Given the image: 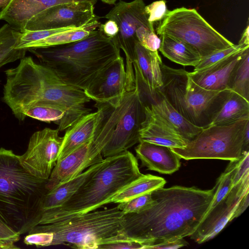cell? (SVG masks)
I'll return each instance as SVG.
<instances>
[{
	"label": "cell",
	"instance_id": "44",
	"mask_svg": "<svg viewBox=\"0 0 249 249\" xmlns=\"http://www.w3.org/2000/svg\"><path fill=\"white\" fill-rule=\"evenodd\" d=\"M249 25H248L242 35V36L239 42V44L245 45L246 46L249 45Z\"/></svg>",
	"mask_w": 249,
	"mask_h": 249
},
{
	"label": "cell",
	"instance_id": "45",
	"mask_svg": "<svg viewBox=\"0 0 249 249\" xmlns=\"http://www.w3.org/2000/svg\"><path fill=\"white\" fill-rule=\"evenodd\" d=\"M10 0H0V9H2L5 7Z\"/></svg>",
	"mask_w": 249,
	"mask_h": 249
},
{
	"label": "cell",
	"instance_id": "42",
	"mask_svg": "<svg viewBox=\"0 0 249 249\" xmlns=\"http://www.w3.org/2000/svg\"><path fill=\"white\" fill-rule=\"evenodd\" d=\"M101 28L104 33L108 36L113 37L118 32L117 23L112 20H108L104 24H101Z\"/></svg>",
	"mask_w": 249,
	"mask_h": 249
},
{
	"label": "cell",
	"instance_id": "1",
	"mask_svg": "<svg viewBox=\"0 0 249 249\" xmlns=\"http://www.w3.org/2000/svg\"><path fill=\"white\" fill-rule=\"evenodd\" d=\"M214 187L173 186L151 192V205L139 213L124 214L122 231L144 245V249L191 235L207 212Z\"/></svg>",
	"mask_w": 249,
	"mask_h": 249
},
{
	"label": "cell",
	"instance_id": "35",
	"mask_svg": "<svg viewBox=\"0 0 249 249\" xmlns=\"http://www.w3.org/2000/svg\"><path fill=\"white\" fill-rule=\"evenodd\" d=\"M153 201L151 193L118 203L117 206L124 214L139 213L149 207Z\"/></svg>",
	"mask_w": 249,
	"mask_h": 249
},
{
	"label": "cell",
	"instance_id": "39",
	"mask_svg": "<svg viewBox=\"0 0 249 249\" xmlns=\"http://www.w3.org/2000/svg\"><path fill=\"white\" fill-rule=\"evenodd\" d=\"M53 238V234L50 232H37L29 233L24 239L27 245L36 246V247H44L51 246Z\"/></svg>",
	"mask_w": 249,
	"mask_h": 249
},
{
	"label": "cell",
	"instance_id": "36",
	"mask_svg": "<svg viewBox=\"0 0 249 249\" xmlns=\"http://www.w3.org/2000/svg\"><path fill=\"white\" fill-rule=\"evenodd\" d=\"M73 28H63L57 29L44 30L37 31H24L21 32L17 49H24L27 45L45 39L53 35L71 30Z\"/></svg>",
	"mask_w": 249,
	"mask_h": 249
},
{
	"label": "cell",
	"instance_id": "3",
	"mask_svg": "<svg viewBox=\"0 0 249 249\" xmlns=\"http://www.w3.org/2000/svg\"><path fill=\"white\" fill-rule=\"evenodd\" d=\"M27 50L38 58L40 64L83 90L88 89L121 56L116 40L104 33L101 24L81 40Z\"/></svg>",
	"mask_w": 249,
	"mask_h": 249
},
{
	"label": "cell",
	"instance_id": "31",
	"mask_svg": "<svg viewBox=\"0 0 249 249\" xmlns=\"http://www.w3.org/2000/svg\"><path fill=\"white\" fill-rule=\"evenodd\" d=\"M229 90L249 101V47L243 50L231 80Z\"/></svg>",
	"mask_w": 249,
	"mask_h": 249
},
{
	"label": "cell",
	"instance_id": "17",
	"mask_svg": "<svg viewBox=\"0 0 249 249\" xmlns=\"http://www.w3.org/2000/svg\"><path fill=\"white\" fill-rule=\"evenodd\" d=\"M144 105L171 124L179 135L188 142L195 138L203 129L186 120L169 103L159 89L150 90L136 81Z\"/></svg>",
	"mask_w": 249,
	"mask_h": 249
},
{
	"label": "cell",
	"instance_id": "18",
	"mask_svg": "<svg viewBox=\"0 0 249 249\" xmlns=\"http://www.w3.org/2000/svg\"><path fill=\"white\" fill-rule=\"evenodd\" d=\"M145 117L140 130V142L167 146L184 148L188 142L165 119L144 105Z\"/></svg>",
	"mask_w": 249,
	"mask_h": 249
},
{
	"label": "cell",
	"instance_id": "41",
	"mask_svg": "<svg viewBox=\"0 0 249 249\" xmlns=\"http://www.w3.org/2000/svg\"><path fill=\"white\" fill-rule=\"evenodd\" d=\"M188 243L184 239V238L177 239L174 241H171L163 243L153 246L151 249H178L179 248L186 246Z\"/></svg>",
	"mask_w": 249,
	"mask_h": 249
},
{
	"label": "cell",
	"instance_id": "14",
	"mask_svg": "<svg viewBox=\"0 0 249 249\" xmlns=\"http://www.w3.org/2000/svg\"><path fill=\"white\" fill-rule=\"evenodd\" d=\"M145 6L143 0L131 2L120 0L104 17L108 20H113L118 25V32L113 38L119 48L123 50L126 62L133 63L135 60L138 29L142 26L154 28L153 23L148 20Z\"/></svg>",
	"mask_w": 249,
	"mask_h": 249
},
{
	"label": "cell",
	"instance_id": "20",
	"mask_svg": "<svg viewBox=\"0 0 249 249\" xmlns=\"http://www.w3.org/2000/svg\"><path fill=\"white\" fill-rule=\"evenodd\" d=\"M108 104L97 103V110L81 117L66 130L57 161L60 160L80 145L90 139L104 119Z\"/></svg>",
	"mask_w": 249,
	"mask_h": 249
},
{
	"label": "cell",
	"instance_id": "26",
	"mask_svg": "<svg viewBox=\"0 0 249 249\" xmlns=\"http://www.w3.org/2000/svg\"><path fill=\"white\" fill-rule=\"evenodd\" d=\"M160 36L159 50L171 61L184 66L195 67L202 59L194 48L183 41L165 34Z\"/></svg>",
	"mask_w": 249,
	"mask_h": 249
},
{
	"label": "cell",
	"instance_id": "7",
	"mask_svg": "<svg viewBox=\"0 0 249 249\" xmlns=\"http://www.w3.org/2000/svg\"><path fill=\"white\" fill-rule=\"evenodd\" d=\"M160 91L172 106L192 124L208 126L218 111L229 90H208L197 85L184 69L160 65Z\"/></svg>",
	"mask_w": 249,
	"mask_h": 249
},
{
	"label": "cell",
	"instance_id": "40",
	"mask_svg": "<svg viewBox=\"0 0 249 249\" xmlns=\"http://www.w3.org/2000/svg\"><path fill=\"white\" fill-rule=\"evenodd\" d=\"M139 43L147 50L156 51L160 48L161 39L153 31L148 33Z\"/></svg>",
	"mask_w": 249,
	"mask_h": 249
},
{
	"label": "cell",
	"instance_id": "16",
	"mask_svg": "<svg viewBox=\"0 0 249 249\" xmlns=\"http://www.w3.org/2000/svg\"><path fill=\"white\" fill-rule=\"evenodd\" d=\"M249 193V174L235 184L226 196L216 205L208 211L196 231L190 236L198 244L214 237L233 219L238 204L243 196Z\"/></svg>",
	"mask_w": 249,
	"mask_h": 249
},
{
	"label": "cell",
	"instance_id": "6",
	"mask_svg": "<svg viewBox=\"0 0 249 249\" xmlns=\"http://www.w3.org/2000/svg\"><path fill=\"white\" fill-rule=\"evenodd\" d=\"M124 219V214L116 206L38 225L28 233H52L51 246L63 245L79 249H97L102 240L123 230Z\"/></svg>",
	"mask_w": 249,
	"mask_h": 249
},
{
	"label": "cell",
	"instance_id": "43",
	"mask_svg": "<svg viewBox=\"0 0 249 249\" xmlns=\"http://www.w3.org/2000/svg\"><path fill=\"white\" fill-rule=\"evenodd\" d=\"M249 204V193L246 194L239 202L233 216V219L240 216L247 209Z\"/></svg>",
	"mask_w": 249,
	"mask_h": 249
},
{
	"label": "cell",
	"instance_id": "30",
	"mask_svg": "<svg viewBox=\"0 0 249 249\" xmlns=\"http://www.w3.org/2000/svg\"><path fill=\"white\" fill-rule=\"evenodd\" d=\"M100 25H93L83 29H73L61 32L45 39L30 43L25 46L24 49L48 47L80 40L87 37L91 31L98 28Z\"/></svg>",
	"mask_w": 249,
	"mask_h": 249
},
{
	"label": "cell",
	"instance_id": "12",
	"mask_svg": "<svg viewBox=\"0 0 249 249\" xmlns=\"http://www.w3.org/2000/svg\"><path fill=\"white\" fill-rule=\"evenodd\" d=\"M126 103L112 137L104 148L105 158L125 152L140 142L139 132L145 117L144 104L136 83L135 89L126 94Z\"/></svg>",
	"mask_w": 249,
	"mask_h": 249
},
{
	"label": "cell",
	"instance_id": "9",
	"mask_svg": "<svg viewBox=\"0 0 249 249\" xmlns=\"http://www.w3.org/2000/svg\"><path fill=\"white\" fill-rule=\"evenodd\" d=\"M158 35L175 37L194 48L202 58L234 44L215 30L195 9L168 11L157 28Z\"/></svg>",
	"mask_w": 249,
	"mask_h": 249
},
{
	"label": "cell",
	"instance_id": "34",
	"mask_svg": "<svg viewBox=\"0 0 249 249\" xmlns=\"http://www.w3.org/2000/svg\"><path fill=\"white\" fill-rule=\"evenodd\" d=\"M248 47H249V45L246 46L238 43L237 45H234L229 48L214 52L202 58L197 65L194 67V71L205 69Z\"/></svg>",
	"mask_w": 249,
	"mask_h": 249
},
{
	"label": "cell",
	"instance_id": "4",
	"mask_svg": "<svg viewBox=\"0 0 249 249\" xmlns=\"http://www.w3.org/2000/svg\"><path fill=\"white\" fill-rule=\"evenodd\" d=\"M48 180L32 175L18 155L0 148V219L20 235L39 224Z\"/></svg>",
	"mask_w": 249,
	"mask_h": 249
},
{
	"label": "cell",
	"instance_id": "24",
	"mask_svg": "<svg viewBox=\"0 0 249 249\" xmlns=\"http://www.w3.org/2000/svg\"><path fill=\"white\" fill-rule=\"evenodd\" d=\"M104 161V160L92 165L75 178L48 191L42 201V213L58 208L69 200L102 165Z\"/></svg>",
	"mask_w": 249,
	"mask_h": 249
},
{
	"label": "cell",
	"instance_id": "2",
	"mask_svg": "<svg viewBox=\"0 0 249 249\" xmlns=\"http://www.w3.org/2000/svg\"><path fill=\"white\" fill-rule=\"evenodd\" d=\"M5 73L2 100L14 115L36 104L58 105L65 111L57 124L59 131H63L91 112L87 106L91 100L84 90L62 79L49 67L36 63L31 56L21 58L17 67Z\"/></svg>",
	"mask_w": 249,
	"mask_h": 249
},
{
	"label": "cell",
	"instance_id": "22",
	"mask_svg": "<svg viewBox=\"0 0 249 249\" xmlns=\"http://www.w3.org/2000/svg\"><path fill=\"white\" fill-rule=\"evenodd\" d=\"M135 148L142 166L161 174H171L180 166V158L171 148L142 141Z\"/></svg>",
	"mask_w": 249,
	"mask_h": 249
},
{
	"label": "cell",
	"instance_id": "11",
	"mask_svg": "<svg viewBox=\"0 0 249 249\" xmlns=\"http://www.w3.org/2000/svg\"><path fill=\"white\" fill-rule=\"evenodd\" d=\"M94 10V4L90 2L58 4L45 9L30 19L24 31L63 28L79 29L100 25L99 17L95 15Z\"/></svg>",
	"mask_w": 249,
	"mask_h": 249
},
{
	"label": "cell",
	"instance_id": "21",
	"mask_svg": "<svg viewBox=\"0 0 249 249\" xmlns=\"http://www.w3.org/2000/svg\"><path fill=\"white\" fill-rule=\"evenodd\" d=\"M243 50L205 69L189 72V74L194 82L206 89L216 91L229 90L233 72L241 58Z\"/></svg>",
	"mask_w": 249,
	"mask_h": 249
},
{
	"label": "cell",
	"instance_id": "33",
	"mask_svg": "<svg viewBox=\"0 0 249 249\" xmlns=\"http://www.w3.org/2000/svg\"><path fill=\"white\" fill-rule=\"evenodd\" d=\"M97 249H144V245L139 241L128 236L122 231L115 235L102 240Z\"/></svg>",
	"mask_w": 249,
	"mask_h": 249
},
{
	"label": "cell",
	"instance_id": "15",
	"mask_svg": "<svg viewBox=\"0 0 249 249\" xmlns=\"http://www.w3.org/2000/svg\"><path fill=\"white\" fill-rule=\"evenodd\" d=\"M135 88V74L126 71L124 59L120 56L84 91L96 103L115 107L121 103L125 95Z\"/></svg>",
	"mask_w": 249,
	"mask_h": 249
},
{
	"label": "cell",
	"instance_id": "29",
	"mask_svg": "<svg viewBox=\"0 0 249 249\" xmlns=\"http://www.w3.org/2000/svg\"><path fill=\"white\" fill-rule=\"evenodd\" d=\"M65 110L61 107L51 104H36L21 109L14 115L20 121L26 117L41 121L57 124L64 116Z\"/></svg>",
	"mask_w": 249,
	"mask_h": 249
},
{
	"label": "cell",
	"instance_id": "13",
	"mask_svg": "<svg viewBox=\"0 0 249 249\" xmlns=\"http://www.w3.org/2000/svg\"><path fill=\"white\" fill-rule=\"evenodd\" d=\"M62 141L58 129L46 127L35 132L26 151L18 156L21 164L34 176L48 179L58 160Z\"/></svg>",
	"mask_w": 249,
	"mask_h": 249
},
{
	"label": "cell",
	"instance_id": "10",
	"mask_svg": "<svg viewBox=\"0 0 249 249\" xmlns=\"http://www.w3.org/2000/svg\"><path fill=\"white\" fill-rule=\"evenodd\" d=\"M249 118L223 125L208 126L182 149L171 148L180 159H219L230 161L240 159Z\"/></svg>",
	"mask_w": 249,
	"mask_h": 249
},
{
	"label": "cell",
	"instance_id": "32",
	"mask_svg": "<svg viewBox=\"0 0 249 249\" xmlns=\"http://www.w3.org/2000/svg\"><path fill=\"white\" fill-rule=\"evenodd\" d=\"M239 160L230 161L225 171L217 179L214 186L215 191L213 196L208 211L220 202L234 185V178Z\"/></svg>",
	"mask_w": 249,
	"mask_h": 249
},
{
	"label": "cell",
	"instance_id": "19",
	"mask_svg": "<svg viewBox=\"0 0 249 249\" xmlns=\"http://www.w3.org/2000/svg\"><path fill=\"white\" fill-rule=\"evenodd\" d=\"M97 0H11L0 11V20H4L16 30L23 32L27 22L45 9L67 2H90Z\"/></svg>",
	"mask_w": 249,
	"mask_h": 249
},
{
	"label": "cell",
	"instance_id": "5",
	"mask_svg": "<svg viewBox=\"0 0 249 249\" xmlns=\"http://www.w3.org/2000/svg\"><path fill=\"white\" fill-rule=\"evenodd\" d=\"M142 174L137 158L128 150L106 158L69 200L58 208L44 212L38 225L92 212L110 203L114 195Z\"/></svg>",
	"mask_w": 249,
	"mask_h": 249
},
{
	"label": "cell",
	"instance_id": "28",
	"mask_svg": "<svg viewBox=\"0 0 249 249\" xmlns=\"http://www.w3.org/2000/svg\"><path fill=\"white\" fill-rule=\"evenodd\" d=\"M21 33L8 23L0 28V68L25 56L27 49L16 48Z\"/></svg>",
	"mask_w": 249,
	"mask_h": 249
},
{
	"label": "cell",
	"instance_id": "8",
	"mask_svg": "<svg viewBox=\"0 0 249 249\" xmlns=\"http://www.w3.org/2000/svg\"><path fill=\"white\" fill-rule=\"evenodd\" d=\"M126 94L121 103L114 107L108 105L104 119L94 135L60 160L57 161L48 180V191L81 174L92 165L103 161L102 151L111 139L124 109Z\"/></svg>",
	"mask_w": 249,
	"mask_h": 249
},
{
	"label": "cell",
	"instance_id": "37",
	"mask_svg": "<svg viewBox=\"0 0 249 249\" xmlns=\"http://www.w3.org/2000/svg\"><path fill=\"white\" fill-rule=\"evenodd\" d=\"M20 235L0 219V249H19L15 243L20 239Z\"/></svg>",
	"mask_w": 249,
	"mask_h": 249
},
{
	"label": "cell",
	"instance_id": "27",
	"mask_svg": "<svg viewBox=\"0 0 249 249\" xmlns=\"http://www.w3.org/2000/svg\"><path fill=\"white\" fill-rule=\"evenodd\" d=\"M166 182L163 178L151 174H142L114 195L111 198L110 203H120L151 193L163 187Z\"/></svg>",
	"mask_w": 249,
	"mask_h": 249
},
{
	"label": "cell",
	"instance_id": "23",
	"mask_svg": "<svg viewBox=\"0 0 249 249\" xmlns=\"http://www.w3.org/2000/svg\"><path fill=\"white\" fill-rule=\"evenodd\" d=\"M162 63L158 51H150L138 41L136 42L133 66L136 81L150 90L159 89L162 86L160 69Z\"/></svg>",
	"mask_w": 249,
	"mask_h": 249
},
{
	"label": "cell",
	"instance_id": "25",
	"mask_svg": "<svg viewBox=\"0 0 249 249\" xmlns=\"http://www.w3.org/2000/svg\"><path fill=\"white\" fill-rule=\"evenodd\" d=\"M245 118H249V101L229 90L207 127L229 124Z\"/></svg>",
	"mask_w": 249,
	"mask_h": 249
},
{
	"label": "cell",
	"instance_id": "38",
	"mask_svg": "<svg viewBox=\"0 0 249 249\" xmlns=\"http://www.w3.org/2000/svg\"><path fill=\"white\" fill-rule=\"evenodd\" d=\"M144 10L148 21L153 23L162 20L169 11L166 6V1L164 0L153 2L145 6Z\"/></svg>",
	"mask_w": 249,
	"mask_h": 249
},
{
	"label": "cell",
	"instance_id": "46",
	"mask_svg": "<svg viewBox=\"0 0 249 249\" xmlns=\"http://www.w3.org/2000/svg\"><path fill=\"white\" fill-rule=\"evenodd\" d=\"M102 1L108 4H114L117 0H101Z\"/></svg>",
	"mask_w": 249,
	"mask_h": 249
}]
</instances>
